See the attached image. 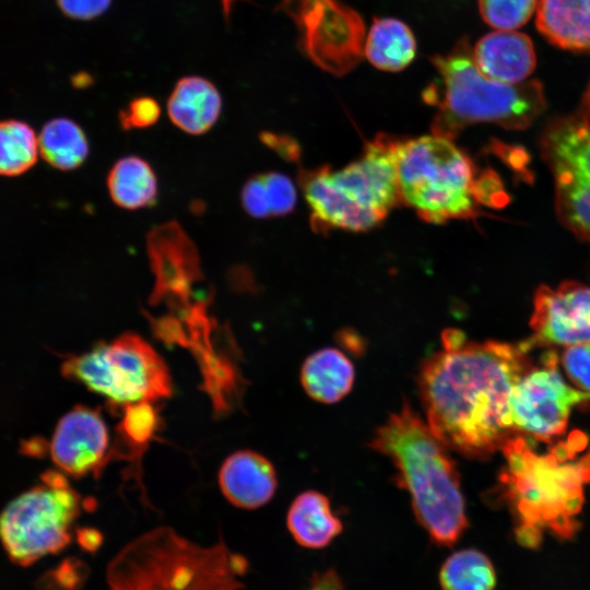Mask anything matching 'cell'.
Instances as JSON below:
<instances>
[{"label": "cell", "mask_w": 590, "mask_h": 590, "mask_svg": "<svg viewBox=\"0 0 590 590\" xmlns=\"http://www.w3.org/2000/svg\"><path fill=\"white\" fill-rule=\"evenodd\" d=\"M441 339L442 350L425 359L418 374L427 425L448 448L486 458L517 435L509 399L533 364L534 342H474L455 329Z\"/></svg>", "instance_id": "cell-1"}, {"label": "cell", "mask_w": 590, "mask_h": 590, "mask_svg": "<svg viewBox=\"0 0 590 590\" xmlns=\"http://www.w3.org/2000/svg\"><path fill=\"white\" fill-rule=\"evenodd\" d=\"M585 437L562 442L548 453L533 451L519 434L509 438L502 451L506 467L500 475V497L515 520L517 542L536 548L543 533L567 540L579 529L583 485L590 481V453L570 461Z\"/></svg>", "instance_id": "cell-2"}, {"label": "cell", "mask_w": 590, "mask_h": 590, "mask_svg": "<svg viewBox=\"0 0 590 590\" xmlns=\"http://www.w3.org/2000/svg\"><path fill=\"white\" fill-rule=\"evenodd\" d=\"M370 446L392 462L418 523L439 546H452L468 527L460 476L448 447L408 404L376 430Z\"/></svg>", "instance_id": "cell-3"}, {"label": "cell", "mask_w": 590, "mask_h": 590, "mask_svg": "<svg viewBox=\"0 0 590 590\" xmlns=\"http://www.w3.org/2000/svg\"><path fill=\"white\" fill-rule=\"evenodd\" d=\"M430 62L436 78L423 92L424 101L437 108L433 134L452 139L472 123H494L522 130L544 111L546 102L539 81L510 84L484 74L477 67L467 37Z\"/></svg>", "instance_id": "cell-4"}, {"label": "cell", "mask_w": 590, "mask_h": 590, "mask_svg": "<svg viewBox=\"0 0 590 590\" xmlns=\"http://www.w3.org/2000/svg\"><path fill=\"white\" fill-rule=\"evenodd\" d=\"M248 560L224 542L201 546L160 527L126 544L109 562V590H240Z\"/></svg>", "instance_id": "cell-5"}, {"label": "cell", "mask_w": 590, "mask_h": 590, "mask_svg": "<svg viewBox=\"0 0 590 590\" xmlns=\"http://www.w3.org/2000/svg\"><path fill=\"white\" fill-rule=\"evenodd\" d=\"M396 155L400 197L423 220L440 224L475 216L474 166L450 139L400 141Z\"/></svg>", "instance_id": "cell-6"}, {"label": "cell", "mask_w": 590, "mask_h": 590, "mask_svg": "<svg viewBox=\"0 0 590 590\" xmlns=\"http://www.w3.org/2000/svg\"><path fill=\"white\" fill-rule=\"evenodd\" d=\"M83 508L82 497L64 474L46 471L40 483L0 511V543L14 564L30 566L70 544Z\"/></svg>", "instance_id": "cell-7"}, {"label": "cell", "mask_w": 590, "mask_h": 590, "mask_svg": "<svg viewBox=\"0 0 590 590\" xmlns=\"http://www.w3.org/2000/svg\"><path fill=\"white\" fill-rule=\"evenodd\" d=\"M61 373L117 405L152 403L172 393L165 362L145 340L131 332L66 358Z\"/></svg>", "instance_id": "cell-8"}, {"label": "cell", "mask_w": 590, "mask_h": 590, "mask_svg": "<svg viewBox=\"0 0 590 590\" xmlns=\"http://www.w3.org/2000/svg\"><path fill=\"white\" fill-rule=\"evenodd\" d=\"M540 149L554 180L558 220L590 244V119L581 113L554 118Z\"/></svg>", "instance_id": "cell-9"}, {"label": "cell", "mask_w": 590, "mask_h": 590, "mask_svg": "<svg viewBox=\"0 0 590 590\" xmlns=\"http://www.w3.org/2000/svg\"><path fill=\"white\" fill-rule=\"evenodd\" d=\"M278 10L294 22L302 52L321 70L341 76L361 61L362 16L340 0H281Z\"/></svg>", "instance_id": "cell-10"}, {"label": "cell", "mask_w": 590, "mask_h": 590, "mask_svg": "<svg viewBox=\"0 0 590 590\" xmlns=\"http://www.w3.org/2000/svg\"><path fill=\"white\" fill-rule=\"evenodd\" d=\"M590 400V393L567 384L553 351L541 356L519 378L509 399L514 432L542 441L564 434L573 409Z\"/></svg>", "instance_id": "cell-11"}, {"label": "cell", "mask_w": 590, "mask_h": 590, "mask_svg": "<svg viewBox=\"0 0 590 590\" xmlns=\"http://www.w3.org/2000/svg\"><path fill=\"white\" fill-rule=\"evenodd\" d=\"M530 327L540 346L590 342V286L576 281L541 285L533 297Z\"/></svg>", "instance_id": "cell-12"}, {"label": "cell", "mask_w": 590, "mask_h": 590, "mask_svg": "<svg viewBox=\"0 0 590 590\" xmlns=\"http://www.w3.org/2000/svg\"><path fill=\"white\" fill-rule=\"evenodd\" d=\"M148 252L155 275L152 302L186 307L192 285L203 278L194 244L176 222H168L148 235Z\"/></svg>", "instance_id": "cell-13"}, {"label": "cell", "mask_w": 590, "mask_h": 590, "mask_svg": "<svg viewBox=\"0 0 590 590\" xmlns=\"http://www.w3.org/2000/svg\"><path fill=\"white\" fill-rule=\"evenodd\" d=\"M109 434L99 412L78 405L58 422L49 452L62 473L82 477L98 472L107 458Z\"/></svg>", "instance_id": "cell-14"}, {"label": "cell", "mask_w": 590, "mask_h": 590, "mask_svg": "<svg viewBox=\"0 0 590 590\" xmlns=\"http://www.w3.org/2000/svg\"><path fill=\"white\" fill-rule=\"evenodd\" d=\"M300 185L312 210V226L339 227L362 232L377 225L384 216L347 198L331 180L326 166L300 174Z\"/></svg>", "instance_id": "cell-15"}, {"label": "cell", "mask_w": 590, "mask_h": 590, "mask_svg": "<svg viewBox=\"0 0 590 590\" xmlns=\"http://www.w3.org/2000/svg\"><path fill=\"white\" fill-rule=\"evenodd\" d=\"M276 483L272 463L251 450H240L231 455L219 473L223 495L234 506L246 509H255L267 504L275 493Z\"/></svg>", "instance_id": "cell-16"}, {"label": "cell", "mask_w": 590, "mask_h": 590, "mask_svg": "<svg viewBox=\"0 0 590 590\" xmlns=\"http://www.w3.org/2000/svg\"><path fill=\"white\" fill-rule=\"evenodd\" d=\"M473 57L487 76L500 82H523L536 64L531 39L523 33L498 31L483 36L473 49Z\"/></svg>", "instance_id": "cell-17"}, {"label": "cell", "mask_w": 590, "mask_h": 590, "mask_svg": "<svg viewBox=\"0 0 590 590\" xmlns=\"http://www.w3.org/2000/svg\"><path fill=\"white\" fill-rule=\"evenodd\" d=\"M221 110L219 90L211 81L198 75L178 80L167 101L172 122L193 135L209 131L217 121Z\"/></svg>", "instance_id": "cell-18"}, {"label": "cell", "mask_w": 590, "mask_h": 590, "mask_svg": "<svg viewBox=\"0 0 590 590\" xmlns=\"http://www.w3.org/2000/svg\"><path fill=\"white\" fill-rule=\"evenodd\" d=\"M536 27L562 49L590 52V0H538Z\"/></svg>", "instance_id": "cell-19"}, {"label": "cell", "mask_w": 590, "mask_h": 590, "mask_svg": "<svg viewBox=\"0 0 590 590\" xmlns=\"http://www.w3.org/2000/svg\"><path fill=\"white\" fill-rule=\"evenodd\" d=\"M354 366L338 349L324 347L310 354L300 370V381L306 393L321 403H335L352 389Z\"/></svg>", "instance_id": "cell-20"}, {"label": "cell", "mask_w": 590, "mask_h": 590, "mask_svg": "<svg viewBox=\"0 0 590 590\" xmlns=\"http://www.w3.org/2000/svg\"><path fill=\"white\" fill-rule=\"evenodd\" d=\"M286 523L299 545L314 550L329 545L343 529L329 498L317 491H306L294 499Z\"/></svg>", "instance_id": "cell-21"}, {"label": "cell", "mask_w": 590, "mask_h": 590, "mask_svg": "<svg viewBox=\"0 0 590 590\" xmlns=\"http://www.w3.org/2000/svg\"><path fill=\"white\" fill-rule=\"evenodd\" d=\"M364 54L375 68L398 72L415 58L416 40L404 22L394 17H375L365 39Z\"/></svg>", "instance_id": "cell-22"}, {"label": "cell", "mask_w": 590, "mask_h": 590, "mask_svg": "<svg viewBox=\"0 0 590 590\" xmlns=\"http://www.w3.org/2000/svg\"><path fill=\"white\" fill-rule=\"evenodd\" d=\"M107 187L111 200L126 210L153 205L157 197V178L152 166L139 156H125L110 168Z\"/></svg>", "instance_id": "cell-23"}, {"label": "cell", "mask_w": 590, "mask_h": 590, "mask_svg": "<svg viewBox=\"0 0 590 590\" xmlns=\"http://www.w3.org/2000/svg\"><path fill=\"white\" fill-rule=\"evenodd\" d=\"M42 157L60 170L80 167L88 156L90 145L84 130L69 118H55L44 125L38 135Z\"/></svg>", "instance_id": "cell-24"}, {"label": "cell", "mask_w": 590, "mask_h": 590, "mask_svg": "<svg viewBox=\"0 0 590 590\" xmlns=\"http://www.w3.org/2000/svg\"><path fill=\"white\" fill-rule=\"evenodd\" d=\"M442 590H494L496 573L491 559L477 550L451 554L439 573Z\"/></svg>", "instance_id": "cell-25"}, {"label": "cell", "mask_w": 590, "mask_h": 590, "mask_svg": "<svg viewBox=\"0 0 590 590\" xmlns=\"http://www.w3.org/2000/svg\"><path fill=\"white\" fill-rule=\"evenodd\" d=\"M38 137L21 120L0 121V175L19 176L35 165L38 157Z\"/></svg>", "instance_id": "cell-26"}, {"label": "cell", "mask_w": 590, "mask_h": 590, "mask_svg": "<svg viewBox=\"0 0 590 590\" xmlns=\"http://www.w3.org/2000/svg\"><path fill=\"white\" fill-rule=\"evenodd\" d=\"M482 19L499 31H512L532 16L538 0H477Z\"/></svg>", "instance_id": "cell-27"}, {"label": "cell", "mask_w": 590, "mask_h": 590, "mask_svg": "<svg viewBox=\"0 0 590 590\" xmlns=\"http://www.w3.org/2000/svg\"><path fill=\"white\" fill-rule=\"evenodd\" d=\"M157 417L151 402L125 406L118 432L130 447H143L154 435Z\"/></svg>", "instance_id": "cell-28"}, {"label": "cell", "mask_w": 590, "mask_h": 590, "mask_svg": "<svg viewBox=\"0 0 590 590\" xmlns=\"http://www.w3.org/2000/svg\"><path fill=\"white\" fill-rule=\"evenodd\" d=\"M272 216H282L293 211L296 204V189L284 174L270 172L262 174Z\"/></svg>", "instance_id": "cell-29"}, {"label": "cell", "mask_w": 590, "mask_h": 590, "mask_svg": "<svg viewBox=\"0 0 590 590\" xmlns=\"http://www.w3.org/2000/svg\"><path fill=\"white\" fill-rule=\"evenodd\" d=\"M562 363L571 384L590 393V342L565 346Z\"/></svg>", "instance_id": "cell-30"}, {"label": "cell", "mask_w": 590, "mask_h": 590, "mask_svg": "<svg viewBox=\"0 0 590 590\" xmlns=\"http://www.w3.org/2000/svg\"><path fill=\"white\" fill-rule=\"evenodd\" d=\"M161 116V106L151 96H138L119 111V122L123 130L143 129L153 126Z\"/></svg>", "instance_id": "cell-31"}, {"label": "cell", "mask_w": 590, "mask_h": 590, "mask_svg": "<svg viewBox=\"0 0 590 590\" xmlns=\"http://www.w3.org/2000/svg\"><path fill=\"white\" fill-rule=\"evenodd\" d=\"M241 204L245 211L255 219L272 216L262 174L251 176L243 186Z\"/></svg>", "instance_id": "cell-32"}, {"label": "cell", "mask_w": 590, "mask_h": 590, "mask_svg": "<svg viewBox=\"0 0 590 590\" xmlns=\"http://www.w3.org/2000/svg\"><path fill=\"white\" fill-rule=\"evenodd\" d=\"M110 3L111 0H57V4L64 15L82 21L102 15Z\"/></svg>", "instance_id": "cell-33"}, {"label": "cell", "mask_w": 590, "mask_h": 590, "mask_svg": "<svg viewBox=\"0 0 590 590\" xmlns=\"http://www.w3.org/2000/svg\"><path fill=\"white\" fill-rule=\"evenodd\" d=\"M474 196L479 202L487 205H503L505 192L503 191L502 182L497 176L492 173H484L474 180Z\"/></svg>", "instance_id": "cell-34"}, {"label": "cell", "mask_w": 590, "mask_h": 590, "mask_svg": "<svg viewBox=\"0 0 590 590\" xmlns=\"http://www.w3.org/2000/svg\"><path fill=\"white\" fill-rule=\"evenodd\" d=\"M260 140L268 148L273 149L283 158L295 161L299 156V148L297 143L285 134H276L264 131L260 133Z\"/></svg>", "instance_id": "cell-35"}, {"label": "cell", "mask_w": 590, "mask_h": 590, "mask_svg": "<svg viewBox=\"0 0 590 590\" xmlns=\"http://www.w3.org/2000/svg\"><path fill=\"white\" fill-rule=\"evenodd\" d=\"M307 590H343V582L334 569L316 573Z\"/></svg>", "instance_id": "cell-36"}, {"label": "cell", "mask_w": 590, "mask_h": 590, "mask_svg": "<svg viewBox=\"0 0 590 590\" xmlns=\"http://www.w3.org/2000/svg\"><path fill=\"white\" fill-rule=\"evenodd\" d=\"M78 541L82 547L93 550L99 543V534L92 529H81L78 531Z\"/></svg>", "instance_id": "cell-37"}, {"label": "cell", "mask_w": 590, "mask_h": 590, "mask_svg": "<svg viewBox=\"0 0 590 590\" xmlns=\"http://www.w3.org/2000/svg\"><path fill=\"white\" fill-rule=\"evenodd\" d=\"M342 339L341 341H344V345H346L350 350H362L363 343L361 339L353 332H342L341 333Z\"/></svg>", "instance_id": "cell-38"}, {"label": "cell", "mask_w": 590, "mask_h": 590, "mask_svg": "<svg viewBox=\"0 0 590 590\" xmlns=\"http://www.w3.org/2000/svg\"><path fill=\"white\" fill-rule=\"evenodd\" d=\"M581 114L590 119V82L585 91L582 101H581Z\"/></svg>", "instance_id": "cell-39"}, {"label": "cell", "mask_w": 590, "mask_h": 590, "mask_svg": "<svg viewBox=\"0 0 590 590\" xmlns=\"http://www.w3.org/2000/svg\"><path fill=\"white\" fill-rule=\"evenodd\" d=\"M238 0H221L224 19L227 21L231 16L232 9Z\"/></svg>", "instance_id": "cell-40"}]
</instances>
